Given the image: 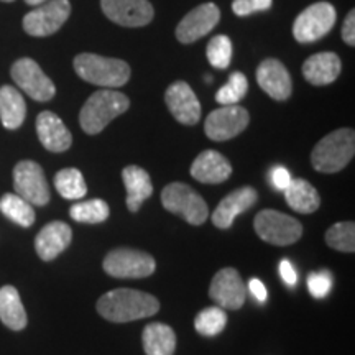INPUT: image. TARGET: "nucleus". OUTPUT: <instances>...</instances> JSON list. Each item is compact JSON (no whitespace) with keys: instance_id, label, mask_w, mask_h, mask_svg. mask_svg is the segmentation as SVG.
<instances>
[{"instance_id":"58836bf2","label":"nucleus","mask_w":355,"mask_h":355,"mask_svg":"<svg viewBox=\"0 0 355 355\" xmlns=\"http://www.w3.org/2000/svg\"><path fill=\"white\" fill-rule=\"evenodd\" d=\"M343 38L349 46L355 44V12L350 10L343 25Z\"/></svg>"},{"instance_id":"cd10ccee","label":"nucleus","mask_w":355,"mask_h":355,"mask_svg":"<svg viewBox=\"0 0 355 355\" xmlns=\"http://www.w3.org/2000/svg\"><path fill=\"white\" fill-rule=\"evenodd\" d=\"M0 211L8 217L12 222L21 225V227H30L35 222V211L30 202H26L19 194L7 193L0 199Z\"/></svg>"},{"instance_id":"dca6fc26","label":"nucleus","mask_w":355,"mask_h":355,"mask_svg":"<svg viewBox=\"0 0 355 355\" xmlns=\"http://www.w3.org/2000/svg\"><path fill=\"white\" fill-rule=\"evenodd\" d=\"M165 101L173 117L180 123L196 125L199 119H201V104H199L196 94H194V91L188 83H173L166 89Z\"/></svg>"},{"instance_id":"412c9836","label":"nucleus","mask_w":355,"mask_h":355,"mask_svg":"<svg viewBox=\"0 0 355 355\" xmlns=\"http://www.w3.org/2000/svg\"><path fill=\"white\" fill-rule=\"evenodd\" d=\"M37 133L48 152L63 153L73 144V137L64 122L56 114L44 110L37 117Z\"/></svg>"},{"instance_id":"423d86ee","label":"nucleus","mask_w":355,"mask_h":355,"mask_svg":"<svg viewBox=\"0 0 355 355\" xmlns=\"http://www.w3.org/2000/svg\"><path fill=\"white\" fill-rule=\"evenodd\" d=\"M254 229L261 241L278 247L296 243L303 235L300 220L275 209L260 211L254 220Z\"/></svg>"},{"instance_id":"4be33fe9","label":"nucleus","mask_w":355,"mask_h":355,"mask_svg":"<svg viewBox=\"0 0 355 355\" xmlns=\"http://www.w3.org/2000/svg\"><path fill=\"white\" fill-rule=\"evenodd\" d=\"M340 74V60L336 53L324 51L309 56L303 64V76L314 86H327Z\"/></svg>"},{"instance_id":"c756f323","label":"nucleus","mask_w":355,"mask_h":355,"mask_svg":"<svg viewBox=\"0 0 355 355\" xmlns=\"http://www.w3.org/2000/svg\"><path fill=\"white\" fill-rule=\"evenodd\" d=\"M109 204L102 199H91V201L78 202L71 206L69 216L81 224H101L109 217Z\"/></svg>"},{"instance_id":"f704fd0d","label":"nucleus","mask_w":355,"mask_h":355,"mask_svg":"<svg viewBox=\"0 0 355 355\" xmlns=\"http://www.w3.org/2000/svg\"><path fill=\"white\" fill-rule=\"evenodd\" d=\"M334 285V278H332L331 272L327 270H321V272H313L308 277V290L311 296L316 300H322L329 295Z\"/></svg>"},{"instance_id":"79ce46f5","label":"nucleus","mask_w":355,"mask_h":355,"mask_svg":"<svg viewBox=\"0 0 355 355\" xmlns=\"http://www.w3.org/2000/svg\"><path fill=\"white\" fill-rule=\"evenodd\" d=\"M2 2H13V0H2Z\"/></svg>"},{"instance_id":"c9c22d12","label":"nucleus","mask_w":355,"mask_h":355,"mask_svg":"<svg viewBox=\"0 0 355 355\" xmlns=\"http://www.w3.org/2000/svg\"><path fill=\"white\" fill-rule=\"evenodd\" d=\"M273 0H234L232 10L237 17H247L254 12H263L272 7Z\"/></svg>"},{"instance_id":"e433bc0d","label":"nucleus","mask_w":355,"mask_h":355,"mask_svg":"<svg viewBox=\"0 0 355 355\" xmlns=\"http://www.w3.org/2000/svg\"><path fill=\"white\" fill-rule=\"evenodd\" d=\"M270 178H272V184L275 186V189L278 191H285L293 180L290 171L285 166H275L272 173H270Z\"/></svg>"},{"instance_id":"2eb2a0df","label":"nucleus","mask_w":355,"mask_h":355,"mask_svg":"<svg viewBox=\"0 0 355 355\" xmlns=\"http://www.w3.org/2000/svg\"><path fill=\"white\" fill-rule=\"evenodd\" d=\"M220 20V10L216 3L207 2L193 8L176 26L178 42L189 44L206 37Z\"/></svg>"},{"instance_id":"ddd939ff","label":"nucleus","mask_w":355,"mask_h":355,"mask_svg":"<svg viewBox=\"0 0 355 355\" xmlns=\"http://www.w3.org/2000/svg\"><path fill=\"white\" fill-rule=\"evenodd\" d=\"M101 7L109 20L130 28L148 25L155 15L148 0H101Z\"/></svg>"},{"instance_id":"4c0bfd02","label":"nucleus","mask_w":355,"mask_h":355,"mask_svg":"<svg viewBox=\"0 0 355 355\" xmlns=\"http://www.w3.org/2000/svg\"><path fill=\"white\" fill-rule=\"evenodd\" d=\"M279 275H282L283 282L286 283L288 286H295L298 283V273L296 270L293 268V265L290 263V260H282L279 261Z\"/></svg>"},{"instance_id":"393cba45","label":"nucleus","mask_w":355,"mask_h":355,"mask_svg":"<svg viewBox=\"0 0 355 355\" xmlns=\"http://www.w3.org/2000/svg\"><path fill=\"white\" fill-rule=\"evenodd\" d=\"M0 321L12 331L25 329L28 322L19 291L12 285L0 288Z\"/></svg>"},{"instance_id":"20e7f679","label":"nucleus","mask_w":355,"mask_h":355,"mask_svg":"<svg viewBox=\"0 0 355 355\" xmlns=\"http://www.w3.org/2000/svg\"><path fill=\"white\" fill-rule=\"evenodd\" d=\"M355 153L352 128H339L318 141L311 153V163L319 173H337L349 165Z\"/></svg>"},{"instance_id":"a878e982","label":"nucleus","mask_w":355,"mask_h":355,"mask_svg":"<svg viewBox=\"0 0 355 355\" xmlns=\"http://www.w3.org/2000/svg\"><path fill=\"white\" fill-rule=\"evenodd\" d=\"M141 343L146 355H173L176 349V334L163 322H152L144 329Z\"/></svg>"},{"instance_id":"bb28decb","label":"nucleus","mask_w":355,"mask_h":355,"mask_svg":"<svg viewBox=\"0 0 355 355\" xmlns=\"http://www.w3.org/2000/svg\"><path fill=\"white\" fill-rule=\"evenodd\" d=\"M26 104L20 91L13 86L0 89V122L8 130H15L25 121Z\"/></svg>"},{"instance_id":"a19ab883","label":"nucleus","mask_w":355,"mask_h":355,"mask_svg":"<svg viewBox=\"0 0 355 355\" xmlns=\"http://www.w3.org/2000/svg\"><path fill=\"white\" fill-rule=\"evenodd\" d=\"M25 2L28 3V6H35V7H38V6H42V3L48 2V0H25Z\"/></svg>"},{"instance_id":"ea45409f","label":"nucleus","mask_w":355,"mask_h":355,"mask_svg":"<svg viewBox=\"0 0 355 355\" xmlns=\"http://www.w3.org/2000/svg\"><path fill=\"white\" fill-rule=\"evenodd\" d=\"M248 290H250L252 295L255 296L257 301H260V303H265L266 298H268V293H266V288L263 283L260 282L259 278H252L250 282H248Z\"/></svg>"},{"instance_id":"6e6552de","label":"nucleus","mask_w":355,"mask_h":355,"mask_svg":"<svg viewBox=\"0 0 355 355\" xmlns=\"http://www.w3.org/2000/svg\"><path fill=\"white\" fill-rule=\"evenodd\" d=\"M337 13L329 2H316L296 17L293 24V37L300 43H311L326 37L336 25Z\"/></svg>"},{"instance_id":"7c9ffc66","label":"nucleus","mask_w":355,"mask_h":355,"mask_svg":"<svg viewBox=\"0 0 355 355\" xmlns=\"http://www.w3.org/2000/svg\"><path fill=\"white\" fill-rule=\"evenodd\" d=\"M227 326V314L219 306H212V308L202 309L194 319V327L201 336H217Z\"/></svg>"},{"instance_id":"9d476101","label":"nucleus","mask_w":355,"mask_h":355,"mask_svg":"<svg viewBox=\"0 0 355 355\" xmlns=\"http://www.w3.org/2000/svg\"><path fill=\"white\" fill-rule=\"evenodd\" d=\"M71 13L69 0H48L24 17V30L32 37H50L66 24Z\"/></svg>"},{"instance_id":"0eeeda50","label":"nucleus","mask_w":355,"mask_h":355,"mask_svg":"<svg viewBox=\"0 0 355 355\" xmlns=\"http://www.w3.org/2000/svg\"><path fill=\"white\" fill-rule=\"evenodd\" d=\"M104 272L114 278H146L155 273L157 261L150 254L135 248H115L104 259Z\"/></svg>"},{"instance_id":"1a4fd4ad","label":"nucleus","mask_w":355,"mask_h":355,"mask_svg":"<svg viewBox=\"0 0 355 355\" xmlns=\"http://www.w3.org/2000/svg\"><path fill=\"white\" fill-rule=\"evenodd\" d=\"M13 188L15 194L32 206H44L50 202V186L46 183L43 168L32 159H24L13 168Z\"/></svg>"},{"instance_id":"f3484780","label":"nucleus","mask_w":355,"mask_h":355,"mask_svg":"<svg viewBox=\"0 0 355 355\" xmlns=\"http://www.w3.org/2000/svg\"><path fill=\"white\" fill-rule=\"evenodd\" d=\"M257 83L275 101H286L291 96L293 83L290 73L282 61L273 58L261 61L257 69Z\"/></svg>"},{"instance_id":"a211bd4d","label":"nucleus","mask_w":355,"mask_h":355,"mask_svg":"<svg viewBox=\"0 0 355 355\" xmlns=\"http://www.w3.org/2000/svg\"><path fill=\"white\" fill-rule=\"evenodd\" d=\"M257 199H259V194L252 186H243V188L232 191L222 199L216 211L212 212V224L217 229L232 227L235 217L250 209L257 202Z\"/></svg>"},{"instance_id":"f8f14e48","label":"nucleus","mask_w":355,"mask_h":355,"mask_svg":"<svg viewBox=\"0 0 355 355\" xmlns=\"http://www.w3.org/2000/svg\"><path fill=\"white\" fill-rule=\"evenodd\" d=\"M248 122H250V115L241 105H222L207 115L204 130L211 140L225 141L245 130Z\"/></svg>"},{"instance_id":"39448f33","label":"nucleus","mask_w":355,"mask_h":355,"mask_svg":"<svg viewBox=\"0 0 355 355\" xmlns=\"http://www.w3.org/2000/svg\"><path fill=\"white\" fill-rule=\"evenodd\" d=\"M162 204L191 225H201L209 217V209L202 196L184 183H170L162 191Z\"/></svg>"},{"instance_id":"f03ea898","label":"nucleus","mask_w":355,"mask_h":355,"mask_svg":"<svg viewBox=\"0 0 355 355\" xmlns=\"http://www.w3.org/2000/svg\"><path fill=\"white\" fill-rule=\"evenodd\" d=\"M128 107H130V101L125 94L112 91V89H102L94 92L83 105L79 123L87 135H96Z\"/></svg>"},{"instance_id":"9b49d317","label":"nucleus","mask_w":355,"mask_h":355,"mask_svg":"<svg viewBox=\"0 0 355 355\" xmlns=\"http://www.w3.org/2000/svg\"><path fill=\"white\" fill-rule=\"evenodd\" d=\"M12 79L25 94L38 102L51 101L56 94L55 84L43 73L37 61L21 58L12 66Z\"/></svg>"},{"instance_id":"aec40b11","label":"nucleus","mask_w":355,"mask_h":355,"mask_svg":"<svg viewBox=\"0 0 355 355\" xmlns=\"http://www.w3.org/2000/svg\"><path fill=\"white\" fill-rule=\"evenodd\" d=\"M191 176L199 183L219 184L229 180L232 175V166L224 155L216 150H204L199 153L191 165Z\"/></svg>"},{"instance_id":"72a5a7b5","label":"nucleus","mask_w":355,"mask_h":355,"mask_svg":"<svg viewBox=\"0 0 355 355\" xmlns=\"http://www.w3.org/2000/svg\"><path fill=\"white\" fill-rule=\"evenodd\" d=\"M207 60L217 69H225L232 60V42L225 35H217L207 43Z\"/></svg>"},{"instance_id":"4468645a","label":"nucleus","mask_w":355,"mask_h":355,"mask_svg":"<svg viewBox=\"0 0 355 355\" xmlns=\"http://www.w3.org/2000/svg\"><path fill=\"white\" fill-rule=\"evenodd\" d=\"M209 296L222 309H241L245 303V288L241 273L235 268L219 270L212 278Z\"/></svg>"},{"instance_id":"6ab92c4d","label":"nucleus","mask_w":355,"mask_h":355,"mask_svg":"<svg viewBox=\"0 0 355 355\" xmlns=\"http://www.w3.org/2000/svg\"><path fill=\"white\" fill-rule=\"evenodd\" d=\"M73 241V230L66 222L53 220L40 230L35 239V248L42 260L51 261L63 254Z\"/></svg>"},{"instance_id":"c85d7f7f","label":"nucleus","mask_w":355,"mask_h":355,"mask_svg":"<svg viewBox=\"0 0 355 355\" xmlns=\"http://www.w3.org/2000/svg\"><path fill=\"white\" fill-rule=\"evenodd\" d=\"M56 191L64 199L76 201L87 194V186L84 181L83 173L78 168H64V170L58 171L55 176Z\"/></svg>"},{"instance_id":"b1692460","label":"nucleus","mask_w":355,"mask_h":355,"mask_svg":"<svg viewBox=\"0 0 355 355\" xmlns=\"http://www.w3.org/2000/svg\"><path fill=\"white\" fill-rule=\"evenodd\" d=\"M283 193H285L288 206L300 214H313L321 206V198H319L316 188L301 178L291 180V183Z\"/></svg>"},{"instance_id":"7ed1b4c3","label":"nucleus","mask_w":355,"mask_h":355,"mask_svg":"<svg viewBox=\"0 0 355 355\" xmlns=\"http://www.w3.org/2000/svg\"><path fill=\"white\" fill-rule=\"evenodd\" d=\"M74 69L86 83L104 89L121 87L130 79V66L115 58H104L94 53H81L74 58Z\"/></svg>"},{"instance_id":"473e14b6","label":"nucleus","mask_w":355,"mask_h":355,"mask_svg":"<svg viewBox=\"0 0 355 355\" xmlns=\"http://www.w3.org/2000/svg\"><path fill=\"white\" fill-rule=\"evenodd\" d=\"M248 91V83L245 74L241 71H235L229 76L225 86H222L216 94V101L222 105H234L245 97Z\"/></svg>"},{"instance_id":"2f4dec72","label":"nucleus","mask_w":355,"mask_h":355,"mask_svg":"<svg viewBox=\"0 0 355 355\" xmlns=\"http://www.w3.org/2000/svg\"><path fill=\"white\" fill-rule=\"evenodd\" d=\"M326 243L331 248L345 254L355 252V224L354 222H337L326 232Z\"/></svg>"},{"instance_id":"5701e85b","label":"nucleus","mask_w":355,"mask_h":355,"mask_svg":"<svg viewBox=\"0 0 355 355\" xmlns=\"http://www.w3.org/2000/svg\"><path fill=\"white\" fill-rule=\"evenodd\" d=\"M122 180L127 189V207L130 212H137L146 199L153 194L152 178L144 168L130 165L122 170Z\"/></svg>"},{"instance_id":"f257e3e1","label":"nucleus","mask_w":355,"mask_h":355,"mask_svg":"<svg viewBox=\"0 0 355 355\" xmlns=\"http://www.w3.org/2000/svg\"><path fill=\"white\" fill-rule=\"evenodd\" d=\"M96 308L97 313L110 322H130L157 314L159 301L150 293L117 288L101 296Z\"/></svg>"}]
</instances>
